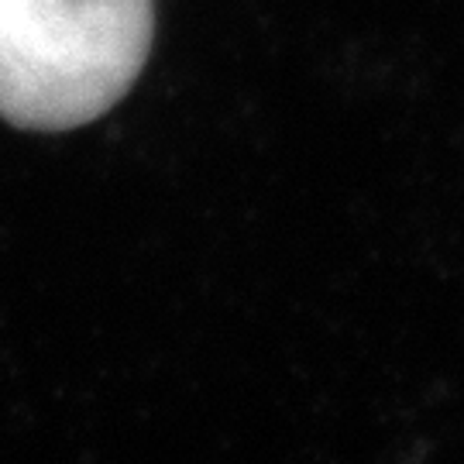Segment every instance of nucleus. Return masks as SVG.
I'll return each mask as SVG.
<instances>
[{
  "instance_id": "f257e3e1",
  "label": "nucleus",
  "mask_w": 464,
  "mask_h": 464,
  "mask_svg": "<svg viewBox=\"0 0 464 464\" xmlns=\"http://www.w3.org/2000/svg\"><path fill=\"white\" fill-rule=\"evenodd\" d=\"M151 49V0H0V117L69 131L124 97Z\"/></svg>"
}]
</instances>
